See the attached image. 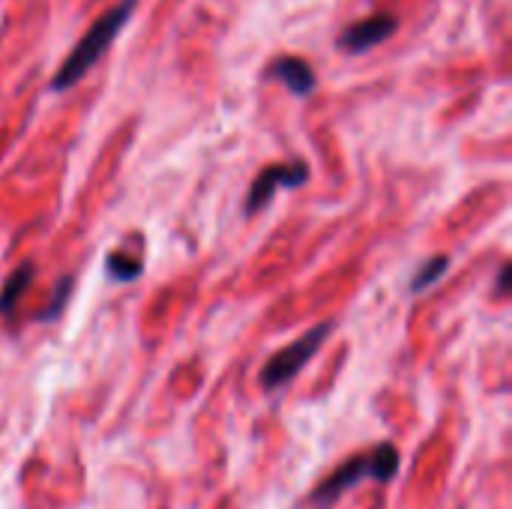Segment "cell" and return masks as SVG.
Instances as JSON below:
<instances>
[{
    "label": "cell",
    "instance_id": "cell-1",
    "mask_svg": "<svg viewBox=\"0 0 512 509\" xmlns=\"http://www.w3.org/2000/svg\"><path fill=\"white\" fill-rule=\"evenodd\" d=\"M135 3L138 0H120L117 6H111L105 15H99L93 21V27L75 42V48L66 54V60L57 66V72H54V78L48 84L54 93H63V90L75 87L105 57V51L114 45V39L120 36V30L129 24V18L135 12Z\"/></svg>",
    "mask_w": 512,
    "mask_h": 509
},
{
    "label": "cell",
    "instance_id": "cell-2",
    "mask_svg": "<svg viewBox=\"0 0 512 509\" xmlns=\"http://www.w3.org/2000/svg\"><path fill=\"white\" fill-rule=\"evenodd\" d=\"M399 450L393 444H378L372 453H360L354 459H348L345 465H339L312 495L309 504L312 507H333L348 489H354L363 480H375V483H390L399 474Z\"/></svg>",
    "mask_w": 512,
    "mask_h": 509
},
{
    "label": "cell",
    "instance_id": "cell-3",
    "mask_svg": "<svg viewBox=\"0 0 512 509\" xmlns=\"http://www.w3.org/2000/svg\"><path fill=\"white\" fill-rule=\"evenodd\" d=\"M333 321H324V324H315L309 333H303L297 342H291L288 348H282L279 354H273L264 369H261V387L264 390H282L285 384H291L303 369L306 363H312V357L321 351V345L327 342V336L333 333Z\"/></svg>",
    "mask_w": 512,
    "mask_h": 509
},
{
    "label": "cell",
    "instance_id": "cell-4",
    "mask_svg": "<svg viewBox=\"0 0 512 509\" xmlns=\"http://www.w3.org/2000/svg\"><path fill=\"white\" fill-rule=\"evenodd\" d=\"M309 183V165L306 162H276L258 171V177L252 180L246 201H243V216H255L261 213L279 189H297Z\"/></svg>",
    "mask_w": 512,
    "mask_h": 509
},
{
    "label": "cell",
    "instance_id": "cell-5",
    "mask_svg": "<svg viewBox=\"0 0 512 509\" xmlns=\"http://www.w3.org/2000/svg\"><path fill=\"white\" fill-rule=\"evenodd\" d=\"M396 15L390 12H375L369 18H360L354 24H348L339 36H336V48L342 54H366L378 45H384L393 33H396Z\"/></svg>",
    "mask_w": 512,
    "mask_h": 509
},
{
    "label": "cell",
    "instance_id": "cell-6",
    "mask_svg": "<svg viewBox=\"0 0 512 509\" xmlns=\"http://www.w3.org/2000/svg\"><path fill=\"white\" fill-rule=\"evenodd\" d=\"M264 78L270 81H279L291 96L303 99V96H312L315 87H318V75L312 69L309 60L297 57V54H282V57H273L264 69Z\"/></svg>",
    "mask_w": 512,
    "mask_h": 509
},
{
    "label": "cell",
    "instance_id": "cell-7",
    "mask_svg": "<svg viewBox=\"0 0 512 509\" xmlns=\"http://www.w3.org/2000/svg\"><path fill=\"white\" fill-rule=\"evenodd\" d=\"M33 282V267L30 264H21L18 270L9 273V279L3 282V291H0V315L3 318H12L15 309H18V300L24 297V291L30 288Z\"/></svg>",
    "mask_w": 512,
    "mask_h": 509
},
{
    "label": "cell",
    "instance_id": "cell-8",
    "mask_svg": "<svg viewBox=\"0 0 512 509\" xmlns=\"http://www.w3.org/2000/svg\"><path fill=\"white\" fill-rule=\"evenodd\" d=\"M447 267H450V258H447V255H435V258L423 261V267H417V273H414V279H411V291H414V294L429 291V288L447 273Z\"/></svg>",
    "mask_w": 512,
    "mask_h": 509
},
{
    "label": "cell",
    "instance_id": "cell-9",
    "mask_svg": "<svg viewBox=\"0 0 512 509\" xmlns=\"http://www.w3.org/2000/svg\"><path fill=\"white\" fill-rule=\"evenodd\" d=\"M105 270H108V276H111L114 282H132V279L141 276V264H138V261H129V258L120 255V252H108V255H105Z\"/></svg>",
    "mask_w": 512,
    "mask_h": 509
},
{
    "label": "cell",
    "instance_id": "cell-10",
    "mask_svg": "<svg viewBox=\"0 0 512 509\" xmlns=\"http://www.w3.org/2000/svg\"><path fill=\"white\" fill-rule=\"evenodd\" d=\"M72 288H75V276H63L60 279V285L54 288V297H51V303L42 309V315H39V321H54L63 309H66V303H69V297H72Z\"/></svg>",
    "mask_w": 512,
    "mask_h": 509
},
{
    "label": "cell",
    "instance_id": "cell-11",
    "mask_svg": "<svg viewBox=\"0 0 512 509\" xmlns=\"http://www.w3.org/2000/svg\"><path fill=\"white\" fill-rule=\"evenodd\" d=\"M510 273H512L510 264H501V270H498V282H495V294H498V297H504V294L510 291Z\"/></svg>",
    "mask_w": 512,
    "mask_h": 509
}]
</instances>
